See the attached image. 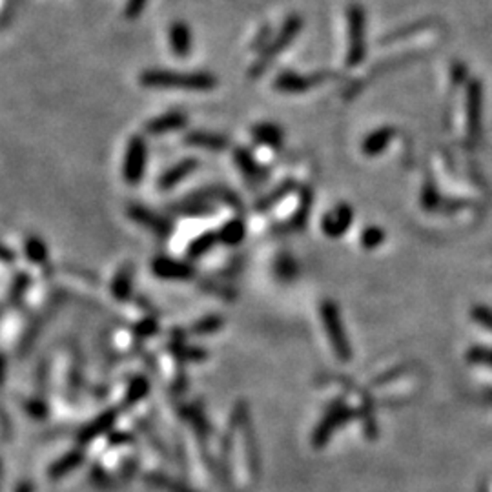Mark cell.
Returning <instances> with one entry per match:
<instances>
[{"label":"cell","instance_id":"28","mask_svg":"<svg viewBox=\"0 0 492 492\" xmlns=\"http://www.w3.org/2000/svg\"><path fill=\"white\" fill-rule=\"evenodd\" d=\"M361 243H363V246H366V248H372L374 244L381 243V232H379V230H374V228H371V230L363 232Z\"/></svg>","mask_w":492,"mask_h":492},{"label":"cell","instance_id":"26","mask_svg":"<svg viewBox=\"0 0 492 492\" xmlns=\"http://www.w3.org/2000/svg\"><path fill=\"white\" fill-rule=\"evenodd\" d=\"M148 394V381L144 378H136L130 383V394H128V401L130 400H140Z\"/></svg>","mask_w":492,"mask_h":492},{"label":"cell","instance_id":"21","mask_svg":"<svg viewBox=\"0 0 492 492\" xmlns=\"http://www.w3.org/2000/svg\"><path fill=\"white\" fill-rule=\"evenodd\" d=\"M234 157H236V162L239 164L241 172H243L246 177L248 179H261V175H263L261 164H259V162L253 159V155L248 152V150L237 148L236 155H234Z\"/></svg>","mask_w":492,"mask_h":492},{"label":"cell","instance_id":"29","mask_svg":"<svg viewBox=\"0 0 492 492\" xmlns=\"http://www.w3.org/2000/svg\"><path fill=\"white\" fill-rule=\"evenodd\" d=\"M17 492H33V485H31V484H22L20 487L17 488Z\"/></svg>","mask_w":492,"mask_h":492},{"label":"cell","instance_id":"23","mask_svg":"<svg viewBox=\"0 0 492 492\" xmlns=\"http://www.w3.org/2000/svg\"><path fill=\"white\" fill-rule=\"evenodd\" d=\"M148 479H150V484H153L155 487L162 488L164 492H196L188 487V485L181 484V481H177V479L168 478V476L153 474V476H150Z\"/></svg>","mask_w":492,"mask_h":492},{"label":"cell","instance_id":"4","mask_svg":"<svg viewBox=\"0 0 492 492\" xmlns=\"http://www.w3.org/2000/svg\"><path fill=\"white\" fill-rule=\"evenodd\" d=\"M321 319L334 352L337 354V357H340L341 361H349L350 357H352V350H350V344L349 341H347V334H344L343 330V321H341L337 305H334L332 301H325L321 305Z\"/></svg>","mask_w":492,"mask_h":492},{"label":"cell","instance_id":"9","mask_svg":"<svg viewBox=\"0 0 492 492\" xmlns=\"http://www.w3.org/2000/svg\"><path fill=\"white\" fill-rule=\"evenodd\" d=\"M349 419V410L343 409V407L340 405H334L330 410H328V414L325 416V419H323L321 423L318 425V428H316L314 432V445L316 447H325V443L328 441V438H330L332 432L335 431V428L340 427L341 423H344Z\"/></svg>","mask_w":492,"mask_h":492},{"label":"cell","instance_id":"24","mask_svg":"<svg viewBox=\"0 0 492 492\" xmlns=\"http://www.w3.org/2000/svg\"><path fill=\"white\" fill-rule=\"evenodd\" d=\"M26 256L30 261L44 263L46 257H48V248H46V244L42 241L37 239V237H31L26 243Z\"/></svg>","mask_w":492,"mask_h":492},{"label":"cell","instance_id":"16","mask_svg":"<svg viewBox=\"0 0 492 492\" xmlns=\"http://www.w3.org/2000/svg\"><path fill=\"white\" fill-rule=\"evenodd\" d=\"M184 143L192 144V146H197V148L210 150V152H221V150H224L228 146L227 137L219 136V133H212V131H203V130L188 133Z\"/></svg>","mask_w":492,"mask_h":492},{"label":"cell","instance_id":"5","mask_svg":"<svg viewBox=\"0 0 492 492\" xmlns=\"http://www.w3.org/2000/svg\"><path fill=\"white\" fill-rule=\"evenodd\" d=\"M146 162H148V148H146L144 139L140 136L130 137L124 162H122V175L130 186H137L143 181Z\"/></svg>","mask_w":492,"mask_h":492},{"label":"cell","instance_id":"1","mask_svg":"<svg viewBox=\"0 0 492 492\" xmlns=\"http://www.w3.org/2000/svg\"><path fill=\"white\" fill-rule=\"evenodd\" d=\"M139 83L152 90H190L208 92L217 86V77L208 71H172L146 70L140 73Z\"/></svg>","mask_w":492,"mask_h":492},{"label":"cell","instance_id":"22","mask_svg":"<svg viewBox=\"0 0 492 492\" xmlns=\"http://www.w3.org/2000/svg\"><path fill=\"white\" fill-rule=\"evenodd\" d=\"M215 243H219L217 234H212V232L203 234V236L197 237V239L188 246V256L192 257V259H197V257L205 256L206 252H210V250L214 248Z\"/></svg>","mask_w":492,"mask_h":492},{"label":"cell","instance_id":"6","mask_svg":"<svg viewBox=\"0 0 492 492\" xmlns=\"http://www.w3.org/2000/svg\"><path fill=\"white\" fill-rule=\"evenodd\" d=\"M334 77H337L334 71H318V73L301 75L297 71L287 70L275 77L274 88L277 92L283 93H303L319 86V84L327 83V80L334 79Z\"/></svg>","mask_w":492,"mask_h":492},{"label":"cell","instance_id":"3","mask_svg":"<svg viewBox=\"0 0 492 492\" xmlns=\"http://www.w3.org/2000/svg\"><path fill=\"white\" fill-rule=\"evenodd\" d=\"M347 31H349V46L344 64L356 68L366 57V11L363 6L352 4L347 8Z\"/></svg>","mask_w":492,"mask_h":492},{"label":"cell","instance_id":"11","mask_svg":"<svg viewBox=\"0 0 492 492\" xmlns=\"http://www.w3.org/2000/svg\"><path fill=\"white\" fill-rule=\"evenodd\" d=\"M350 222H352V208H349L347 205H341L337 208L330 210L323 217V230L328 237H340L347 232Z\"/></svg>","mask_w":492,"mask_h":492},{"label":"cell","instance_id":"18","mask_svg":"<svg viewBox=\"0 0 492 492\" xmlns=\"http://www.w3.org/2000/svg\"><path fill=\"white\" fill-rule=\"evenodd\" d=\"M217 236L221 243L228 244V246H236V244H239L241 241L244 239V236H246L244 222L241 221V219H232V221H228L227 224L217 232Z\"/></svg>","mask_w":492,"mask_h":492},{"label":"cell","instance_id":"19","mask_svg":"<svg viewBox=\"0 0 492 492\" xmlns=\"http://www.w3.org/2000/svg\"><path fill=\"white\" fill-rule=\"evenodd\" d=\"M392 128H379V130L372 131L371 136L365 139V143H363V152L366 155H376V153L381 152L387 146L388 140L392 139Z\"/></svg>","mask_w":492,"mask_h":492},{"label":"cell","instance_id":"15","mask_svg":"<svg viewBox=\"0 0 492 492\" xmlns=\"http://www.w3.org/2000/svg\"><path fill=\"white\" fill-rule=\"evenodd\" d=\"M252 136L257 143L265 144L268 148L279 150L283 146V130L277 124H272V122H257L256 126L252 128Z\"/></svg>","mask_w":492,"mask_h":492},{"label":"cell","instance_id":"12","mask_svg":"<svg viewBox=\"0 0 492 492\" xmlns=\"http://www.w3.org/2000/svg\"><path fill=\"white\" fill-rule=\"evenodd\" d=\"M128 212H130L128 215H130L133 221H137L139 224H143V227L150 228V230H153L155 234H159V236H166L168 230H170V224H168V221H166L164 217L153 214L152 210L144 208V206H131Z\"/></svg>","mask_w":492,"mask_h":492},{"label":"cell","instance_id":"10","mask_svg":"<svg viewBox=\"0 0 492 492\" xmlns=\"http://www.w3.org/2000/svg\"><path fill=\"white\" fill-rule=\"evenodd\" d=\"M186 114L175 109V112H166V114L148 121L146 122V126H144V130L148 131L150 136H161V133H168V131L183 130V128L186 126Z\"/></svg>","mask_w":492,"mask_h":492},{"label":"cell","instance_id":"17","mask_svg":"<svg viewBox=\"0 0 492 492\" xmlns=\"http://www.w3.org/2000/svg\"><path fill=\"white\" fill-rule=\"evenodd\" d=\"M83 460L84 454L80 452V450H71V452L64 454L61 460H57V462L49 467V476H52L53 479L64 478L66 474H70L71 471H75V469L83 463Z\"/></svg>","mask_w":492,"mask_h":492},{"label":"cell","instance_id":"25","mask_svg":"<svg viewBox=\"0 0 492 492\" xmlns=\"http://www.w3.org/2000/svg\"><path fill=\"white\" fill-rule=\"evenodd\" d=\"M222 325V319L217 318V316H208V318L200 319L199 323H197L196 327H193V332L196 334H212V332H217L219 328H221Z\"/></svg>","mask_w":492,"mask_h":492},{"label":"cell","instance_id":"2","mask_svg":"<svg viewBox=\"0 0 492 492\" xmlns=\"http://www.w3.org/2000/svg\"><path fill=\"white\" fill-rule=\"evenodd\" d=\"M301 30H303V18H301L299 15H290V17H287V20L283 22V26H281L277 35L272 40H268V42L263 46L261 52H259V55H257L256 62H253L252 66V70H250V77H259V75L265 73L272 66V62L296 40V37L299 35Z\"/></svg>","mask_w":492,"mask_h":492},{"label":"cell","instance_id":"8","mask_svg":"<svg viewBox=\"0 0 492 492\" xmlns=\"http://www.w3.org/2000/svg\"><path fill=\"white\" fill-rule=\"evenodd\" d=\"M168 44H170V52L175 57H188L193 48L192 28L188 26L184 20H175L168 30Z\"/></svg>","mask_w":492,"mask_h":492},{"label":"cell","instance_id":"14","mask_svg":"<svg viewBox=\"0 0 492 492\" xmlns=\"http://www.w3.org/2000/svg\"><path fill=\"white\" fill-rule=\"evenodd\" d=\"M197 166H199L197 159H184V161H181L179 164L172 166L170 170L166 172V174L159 179V188H162V190H170V188H174L175 184H179L186 177H190V175L196 172Z\"/></svg>","mask_w":492,"mask_h":492},{"label":"cell","instance_id":"20","mask_svg":"<svg viewBox=\"0 0 492 492\" xmlns=\"http://www.w3.org/2000/svg\"><path fill=\"white\" fill-rule=\"evenodd\" d=\"M131 281H133V268L126 266L115 274L114 281H112V292L119 301H126L131 292Z\"/></svg>","mask_w":492,"mask_h":492},{"label":"cell","instance_id":"7","mask_svg":"<svg viewBox=\"0 0 492 492\" xmlns=\"http://www.w3.org/2000/svg\"><path fill=\"white\" fill-rule=\"evenodd\" d=\"M152 270L157 277L168 279V281H186V279L193 277V268L188 263L177 261V259L164 256H159L153 259Z\"/></svg>","mask_w":492,"mask_h":492},{"label":"cell","instance_id":"13","mask_svg":"<svg viewBox=\"0 0 492 492\" xmlns=\"http://www.w3.org/2000/svg\"><path fill=\"white\" fill-rule=\"evenodd\" d=\"M115 419H117V410H106V412H102L99 418L93 419L90 425H86V427L80 431L79 441L80 443H90V441H93L95 438H99V436L106 434L109 428L114 427Z\"/></svg>","mask_w":492,"mask_h":492},{"label":"cell","instance_id":"27","mask_svg":"<svg viewBox=\"0 0 492 492\" xmlns=\"http://www.w3.org/2000/svg\"><path fill=\"white\" fill-rule=\"evenodd\" d=\"M150 0H126V8H124V15H126V18H137L143 15V11L146 9V6H148Z\"/></svg>","mask_w":492,"mask_h":492}]
</instances>
